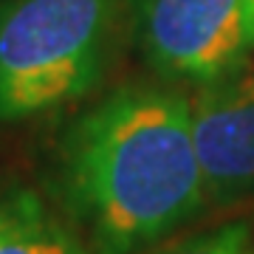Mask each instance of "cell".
Instances as JSON below:
<instances>
[{
	"label": "cell",
	"mask_w": 254,
	"mask_h": 254,
	"mask_svg": "<svg viewBox=\"0 0 254 254\" xmlns=\"http://www.w3.org/2000/svg\"><path fill=\"white\" fill-rule=\"evenodd\" d=\"M54 190L88 254H141L209 203L192 105L155 85H122L60 138Z\"/></svg>",
	"instance_id": "obj_1"
},
{
	"label": "cell",
	"mask_w": 254,
	"mask_h": 254,
	"mask_svg": "<svg viewBox=\"0 0 254 254\" xmlns=\"http://www.w3.org/2000/svg\"><path fill=\"white\" fill-rule=\"evenodd\" d=\"M125 0H0V125L60 110L105 76Z\"/></svg>",
	"instance_id": "obj_2"
},
{
	"label": "cell",
	"mask_w": 254,
	"mask_h": 254,
	"mask_svg": "<svg viewBox=\"0 0 254 254\" xmlns=\"http://www.w3.org/2000/svg\"><path fill=\"white\" fill-rule=\"evenodd\" d=\"M144 60L173 82L212 85L254 48L252 0H130Z\"/></svg>",
	"instance_id": "obj_3"
},
{
	"label": "cell",
	"mask_w": 254,
	"mask_h": 254,
	"mask_svg": "<svg viewBox=\"0 0 254 254\" xmlns=\"http://www.w3.org/2000/svg\"><path fill=\"white\" fill-rule=\"evenodd\" d=\"M190 105L209 203L229 206L254 198V68H237L203 85Z\"/></svg>",
	"instance_id": "obj_4"
},
{
	"label": "cell",
	"mask_w": 254,
	"mask_h": 254,
	"mask_svg": "<svg viewBox=\"0 0 254 254\" xmlns=\"http://www.w3.org/2000/svg\"><path fill=\"white\" fill-rule=\"evenodd\" d=\"M0 254H88L82 237L37 192L0 187Z\"/></svg>",
	"instance_id": "obj_5"
},
{
	"label": "cell",
	"mask_w": 254,
	"mask_h": 254,
	"mask_svg": "<svg viewBox=\"0 0 254 254\" xmlns=\"http://www.w3.org/2000/svg\"><path fill=\"white\" fill-rule=\"evenodd\" d=\"M141 254H254V232L249 220L237 218L178 240H164Z\"/></svg>",
	"instance_id": "obj_6"
},
{
	"label": "cell",
	"mask_w": 254,
	"mask_h": 254,
	"mask_svg": "<svg viewBox=\"0 0 254 254\" xmlns=\"http://www.w3.org/2000/svg\"><path fill=\"white\" fill-rule=\"evenodd\" d=\"M252 3H254V0H252Z\"/></svg>",
	"instance_id": "obj_7"
}]
</instances>
